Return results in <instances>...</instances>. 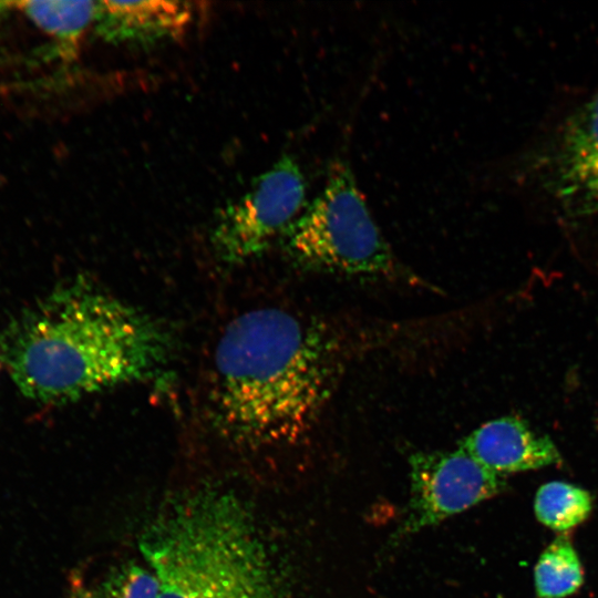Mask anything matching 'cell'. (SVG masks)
Instances as JSON below:
<instances>
[{"mask_svg": "<svg viewBox=\"0 0 598 598\" xmlns=\"http://www.w3.org/2000/svg\"><path fill=\"white\" fill-rule=\"evenodd\" d=\"M534 580L538 598H565L581 587L584 570L569 536L561 534L545 548Z\"/></svg>", "mask_w": 598, "mask_h": 598, "instance_id": "obj_11", "label": "cell"}, {"mask_svg": "<svg viewBox=\"0 0 598 598\" xmlns=\"http://www.w3.org/2000/svg\"><path fill=\"white\" fill-rule=\"evenodd\" d=\"M591 509L592 499L586 489L559 481L542 485L534 501L537 519L557 532H567L581 524Z\"/></svg>", "mask_w": 598, "mask_h": 598, "instance_id": "obj_12", "label": "cell"}, {"mask_svg": "<svg viewBox=\"0 0 598 598\" xmlns=\"http://www.w3.org/2000/svg\"><path fill=\"white\" fill-rule=\"evenodd\" d=\"M332 334L280 308L234 318L215 349L208 395L219 434L260 446L302 434L329 399L339 372Z\"/></svg>", "mask_w": 598, "mask_h": 598, "instance_id": "obj_2", "label": "cell"}, {"mask_svg": "<svg viewBox=\"0 0 598 598\" xmlns=\"http://www.w3.org/2000/svg\"><path fill=\"white\" fill-rule=\"evenodd\" d=\"M173 350L162 323L83 277L58 285L0 332V362L18 389L49 405L154 379Z\"/></svg>", "mask_w": 598, "mask_h": 598, "instance_id": "obj_1", "label": "cell"}, {"mask_svg": "<svg viewBox=\"0 0 598 598\" xmlns=\"http://www.w3.org/2000/svg\"><path fill=\"white\" fill-rule=\"evenodd\" d=\"M306 195L298 162L291 155L281 156L241 197L219 212L210 235L217 258L238 266L261 256L302 213Z\"/></svg>", "mask_w": 598, "mask_h": 598, "instance_id": "obj_6", "label": "cell"}, {"mask_svg": "<svg viewBox=\"0 0 598 598\" xmlns=\"http://www.w3.org/2000/svg\"><path fill=\"white\" fill-rule=\"evenodd\" d=\"M12 3L10 2H3V1H0V16L2 13H4V11H7L9 9V6H11Z\"/></svg>", "mask_w": 598, "mask_h": 598, "instance_id": "obj_15", "label": "cell"}, {"mask_svg": "<svg viewBox=\"0 0 598 598\" xmlns=\"http://www.w3.org/2000/svg\"><path fill=\"white\" fill-rule=\"evenodd\" d=\"M190 2L175 0L96 1L93 27L112 44L154 45L185 34L193 20Z\"/></svg>", "mask_w": 598, "mask_h": 598, "instance_id": "obj_8", "label": "cell"}, {"mask_svg": "<svg viewBox=\"0 0 598 598\" xmlns=\"http://www.w3.org/2000/svg\"><path fill=\"white\" fill-rule=\"evenodd\" d=\"M410 497L393 539L434 526L494 497L506 482L462 447L411 454Z\"/></svg>", "mask_w": 598, "mask_h": 598, "instance_id": "obj_7", "label": "cell"}, {"mask_svg": "<svg viewBox=\"0 0 598 598\" xmlns=\"http://www.w3.org/2000/svg\"><path fill=\"white\" fill-rule=\"evenodd\" d=\"M138 547L159 598H279L252 516L230 492L175 498L146 525Z\"/></svg>", "mask_w": 598, "mask_h": 598, "instance_id": "obj_3", "label": "cell"}, {"mask_svg": "<svg viewBox=\"0 0 598 598\" xmlns=\"http://www.w3.org/2000/svg\"><path fill=\"white\" fill-rule=\"evenodd\" d=\"M281 241L289 259L303 269L382 278L404 275L346 161L331 163L322 190Z\"/></svg>", "mask_w": 598, "mask_h": 598, "instance_id": "obj_4", "label": "cell"}, {"mask_svg": "<svg viewBox=\"0 0 598 598\" xmlns=\"http://www.w3.org/2000/svg\"><path fill=\"white\" fill-rule=\"evenodd\" d=\"M520 168L555 214L570 223H598V89L527 151Z\"/></svg>", "mask_w": 598, "mask_h": 598, "instance_id": "obj_5", "label": "cell"}, {"mask_svg": "<svg viewBox=\"0 0 598 598\" xmlns=\"http://www.w3.org/2000/svg\"><path fill=\"white\" fill-rule=\"evenodd\" d=\"M70 598H100L85 586L82 585L79 580H74L72 584L71 597Z\"/></svg>", "mask_w": 598, "mask_h": 598, "instance_id": "obj_14", "label": "cell"}, {"mask_svg": "<svg viewBox=\"0 0 598 598\" xmlns=\"http://www.w3.org/2000/svg\"><path fill=\"white\" fill-rule=\"evenodd\" d=\"M100 598H159V584L154 573L128 563L106 578Z\"/></svg>", "mask_w": 598, "mask_h": 598, "instance_id": "obj_13", "label": "cell"}, {"mask_svg": "<svg viewBox=\"0 0 598 598\" xmlns=\"http://www.w3.org/2000/svg\"><path fill=\"white\" fill-rule=\"evenodd\" d=\"M25 17L54 40L59 55L73 58L90 25L96 1H23L17 3Z\"/></svg>", "mask_w": 598, "mask_h": 598, "instance_id": "obj_10", "label": "cell"}, {"mask_svg": "<svg viewBox=\"0 0 598 598\" xmlns=\"http://www.w3.org/2000/svg\"><path fill=\"white\" fill-rule=\"evenodd\" d=\"M493 473L503 476L538 470L561 462L559 451L547 435L534 432L516 416L491 420L458 445Z\"/></svg>", "mask_w": 598, "mask_h": 598, "instance_id": "obj_9", "label": "cell"}]
</instances>
